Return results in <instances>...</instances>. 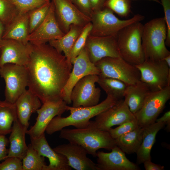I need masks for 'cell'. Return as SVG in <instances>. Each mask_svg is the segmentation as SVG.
Returning a JSON list of instances; mask_svg holds the SVG:
<instances>
[{"label": "cell", "instance_id": "5b68a950", "mask_svg": "<svg viewBox=\"0 0 170 170\" xmlns=\"http://www.w3.org/2000/svg\"><path fill=\"white\" fill-rule=\"evenodd\" d=\"M143 26L140 22L133 23L122 29L116 36L121 57L134 65L145 60L142 45Z\"/></svg>", "mask_w": 170, "mask_h": 170}, {"label": "cell", "instance_id": "52a82bcc", "mask_svg": "<svg viewBox=\"0 0 170 170\" xmlns=\"http://www.w3.org/2000/svg\"><path fill=\"white\" fill-rule=\"evenodd\" d=\"M94 64L99 71V76L117 79L127 85L140 81V74L138 68L121 57H105Z\"/></svg>", "mask_w": 170, "mask_h": 170}, {"label": "cell", "instance_id": "30bf717a", "mask_svg": "<svg viewBox=\"0 0 170 170\" xmlns=\"http://www.w3.org/2000/svg\"><path fill=\"white\" fill-rule=\"evenodd\" d=\"M135 66L140 72V80L148 86L151 91L170 86V67L164 60H144Z\"/></svg>", "mask_w": 170, "mask_h": 170}, {"label": "cell", "instance_id": "ba28073f", "mask_svg": "<svg viewBox=\"0 0 170 170\" xmlns=\"http://www.w3.org/2000/svg\"><path fill=\"white\" fill-rule=\"evenodd\" d=\"M0 76L4 79L5 84L4 100L14 104L28 87L26 67L13 64H5L0 67Z\"/></svg>", "mask_w": 170, "mask_h": 170}, {"label": "cell", "instance_id": "7bdbcfd3", "mask_svg": "<svg viewBox=\"0 0 170 170\" xmlns=\"http://www.w3.org/2000/svg\"><path fill=\"white\" fill-rule=\"evenodd\" d=\"M156 122L164 123L167 126L166 129L169 131H170V111H167L161 117L157 118Z\"/></svg>", "mask_w": 170, "mask_h": 170}, {"label": "cell", "instance_id": "836d02e7", "mask_svg": "<svg viewBox=\"0 0 170 170\" xmlns=\"http://www.w3.org/2000/svg\"><path fill=\"white\" fill-rule=\"evenodd\" d=\"M91 28L92 24L90 22L83 27L81 33L76 40L70 54V61L72 64L75 58L84 48Z\"/></svg>", "mask_w": 170, "mask_h": 170}, {"label": "cell", "instance_id": "2e32d148", "mask_svg": "<svg viewBox=\"0 0 170 170\" xmlns=\"http://www.w3.org/2000/svg\"><path fill=\"white\" fill-rule=\"evenodd\" d=\"M0 67L8 63L26 66L30 58L29 42L3 39L0 42Z\"/></svg>", "mask_w": 170, "mask_h": 170}, {"label": "cell", "instance_id": "603a6c76", "mask_svg": "<svg viewBox=\"0 0 170 170\" xmlns=\"http://www.w3.org/2000/svg\"><path fill=\"white\" fill-rule=\"evenodd\" d=\"M28 128L22 124L18 119L14 122L8 139L10 146L6 158L15 157L22 160L28 149L25 135Z\"/></svg>", "mask_w": 170, "mask_h": 170}, {"label": "cell", "instance_id": "f546056e", "mask_svg": "<svg viewBox=\"0 0 170 170\" xmlns=\"http://www.w3.org/2000/svg\"><path fill=\"white\" fill-rule=\"evenodd\" d=\"M107 95L119 100L123 97L127 85L117 79L99 76L97 82Z\"/></svg>", "mask_w": 170, "mask_h": 170}, {"label": "cell", "instance_id": "5bb4252c", "mask_svg": "<svg viewBox=\"0 0 170 170\" xmlns=\"http://www.w3.org/2000/svg\"><path fill=\"white\" fill-rule=\"evenodd\" d=\"M55 17L59 25L65 33L74 24L84 27L91 19L82 13L70 0H52Z\"/></svg>", "mask_w": 170, "mask_h": 170}, {"label": "cell", "instance_id": "bcb514c9", "mask_svg": "<svg viewBox=\"0 0 170 170\" xmlns=\"http://www.w3.org/2000/svg\"><path fill=\"white\" fill-rule=\"evenodd\" d=\"M163 60L167 63L169 67H170V55L165 57Z\"/></svg>", "mask_w": 170, "mask_h": 170}, {"label": "cell", "instance_id": "ffe728a7", "mask_svg": "<svg viewBox=\"0 0 170 170\" xmlns=\"http://www.w3.org/2000/svg\"><path fill=\"white\" fill-rule=\"evenodd\" d=\"M53 149L66 157L72 168L76 170H99L97 164L87 156L86 150L80 145L69 142L58 145Z\"/></svg>", "mask_w": 170, "mask_h": 170}, {"label": "cell", "instance_id": "4dcf8cb0", "mask_svg": "<svg viewBox=\"0 0 170 170\" xmlns=\"http://www.w3.org/2000/svg\"><path fill=\"white\" fill-rule=\"evenodd\" d=\"M22 170H46L44 157L40 155L31 144L22 160Z\"/></svg>", "mask_w": 170, "mask_h": 170}, {"label": "cell", "instance_id": "44dd1931", "mask_svg": "<svg viewBox=\"0 0 170 170\" xmlns=\"http://www.w3.org/2000/svg\"><path fill=\"white\" fill-rule=\"evenodd\" d=\"M31 144L39 154L47 158L49 162L46 170H71L66 157L55 151L48 144L44 133L37 138L30 137Z\"/></svg>", "mask_w": 170, "mask_h": 170}, {"label": "cell", "instance_id": "c3c4849f", "mask_svg": "<svg viewBox=\"0 0 170 170\" xmlns=\"http://www.w3.org/2000/svg\"><path fill=\"white\" fill-rule=\"evenodd\" d=\"M0 54H1V49H0Z\"/></svg>", "mask_w": 170, "mask_h": 170}, {"label": "cell", "instance_id": "7402d4cb", "mask_svg": "<svg viewBox=\"0 0 170 170\" xmlns=\"http://www.w3.org/2000/svg\"><path fill=\"white\" fill-rule=\"evenodd\" d=\"M41 102L37 96L26 89L14 103L19 122L28 127L31 116L41 107Z\"/></svg>", "mask_w": 170, "mask_h": 170}, {"label": "cell", "instance_id": "74e56055", "mask_svg": "<svg viewBox=\"0 0 170 170\" xmlns=\"http://www.w3.org/2000/svg\"><path fill=\"white\" fill-rule=\"evenodd\" d=\"M0 170H22V160L15 157H7L0 163Z\"/></svg>", "mask_w": 170, "mask_h": 170}, {"label": "cell", "instance_id": "d6986e66", "mask_svg": "<svg viewBox=\"0 0 170 170\" xmlns=\"http://www.w3.org/2000/svg\"><path fill=\"white\" fill-rule=\"evenodd\" d=\"M99 170H139L138 165L129 161L125 153L116 145L110 152H97Z\"/></svg>", "mask_w": 170, "mask_h": 170}, {"label": "cell", "instance_id": "9c48e42d", "mask_svg": "<svg viewBox=\"0 0 170 170\" xmlns=\"http://www.w3.org/2000/svg\"><path fill=\"white\" fill-rule=\"evenodd\" d=\"M170 99V86L150 91L141 109L134 114L139 126L144 128L155 122Z\"/></svg>", "mask_w": 170, "mask_h": 170}, {"label": "cell", "instance_id": "60d3db41", "mask_svg": "<svg viewBox=\"0 0 170 170\" xmlns=\"http://www.w3.org/2000/svg\"><path fill=\"white\" fill-rule=\"evenodd\" d=\"M8 143L6 135L0 134V161L4 160L7 156L8 149L7 147Z\"/></svg>", "mask_w": 170, "mask_h": 170}, {"label": "cell", "instance_id": "9a60e30c", "mask_svg": "<svg viewBox=\"0 0 170 170\" xmlns=\"http://www.w3.org/2000/svg\"><path fill=\"white\" fill-rule=\"evenodd\" d=\"M84 48L90 60L94 63L105 57H121L116 36L96 37L89 35Z\"/></svg>", "mask_w": 170, "mask_h": 170}, {"label": "cell", "instance_id": "cb8c5ba5", "mask_svg": "<svg viewBox=\"0 0 170 170\" xmlns=\"http://www.w3.org/2000/svg\"><path fill=\"white\" fill-rule=\"evenodd\" d=\"M165 125L164 122H155L144 128L142 142L136 153L137 164L151 160V151L156 141V134Z\"/></svg>", "mask_w": 170, "mask_h": 170}, {"label": "cell", "instance_id": "d590c367", "mask_svg": "<svg viewBox=\"0 0 170 170\" xmlns=\"http://www.w3.org/2000/svg\"><path fill=\"white\" fill-rule=\"evenodd\" d=\"M20 13L29 12L50 2V0H8Z\"/></svg>", "mask_w": 170, "mask_h": 170}, {"label": "cell", "instance_id": "8fae6325", "mask_svg": "<svg viewBox=\"0 0 170 170\" xmlns=\"http://www.w3.org/2000/svg\"><path fill=\"white\" fill-rule=\"evenodd\" d=\"M98 79V75H90L81 79L75 84L71 95L72 107H90L99 104L101 90L95 85Z\"/></svg>", "mask_w": 170, "mask_h": 170}, {"label": "cell", "instance_id": "ee69618b", "mask_svg": "<svg viewBox=\"0 0 170 170\" xmlns=\"http://www.w3.org/2000/svg\"><path fill=\"white\" fill-rule=\"evenodd\" d=\"M93 12L100 10L104 8L105 0H89Z\"/></svg>", "mask_w": 170, "mask_h": 170}, {"label": "cell", "instance_id": "4316f807", "mask_svg": "<svg viewBox=\"0 0 170 170\" xmlns=\"http://www.w3.org/2000/svg\"><path fill=\"white\" fill-rule=\"evenodd\" d=\"M83 27L72 24L67 33L60 38L49 41V44L59 53L63 52L67 60L71 63L70 54L71 50Z\"/></svg>", "mask_w": 170, "mask_h": 170}, {"label": "cell", "instance_id": "4fadbf2b", "mask_svg": "<svg viewBox=\"0 0 170 170\" xmlns=\"http://www.w3.org/2000/svg\"><path fill=\"white\" fill-rule=\"evenodd\" d=\"M92 124L97 128L108 132L112 127L120 125L135 119L124 100H119L115 105L96 116Z\"/></svg>", "mask_w": 170, "mask_h": 170}, {"label": "cell", "instance_id": "ab89813d", "mask_svg": "<svg viewBox=\"0 0 170 170\" xmlns=\"http://www.w3.org/2000/svg\"><path fill=\"white\" fill-rule=\"evenodd\" d=\"M83 14L90 18L93 12L89 0H70Z\"/></svg>", "mask_w": 170, "mask_h": 170}, {"label": "cell", "instance_id": "e575fe53", "mask_svg": "<svg viewBox=\"0 0 170 170\" xmlns=\"http://www.w3.org/2000/svg\"><path fill=\"white\" fill-rule=\"evenodd\" d=\"M19 13L8 0H0V19L5 27L9 24Z\"/></svg>", "mask_w": 170, "mask_h": 170}, {"label": "cell", "instance_id": "e0dca14e", "mask_svg": "<svg viewBox=\"0 0 170 170\" xmlns=\"http://www.w3.org/2000/svg\"><path fill=\"white\" fill-rule=\"evenodd\" d=\"M67 105V103L63 100L43 103L36 111L38 116L35 124L27 130L26 133L30 137L34 138L44 133L52 120L56 116H61L66 110Z\"/></svg>", "mask_w": 170, "mask_h": 170}, {"label": "cell", "instance_id": "8992f818", "mask_svg": "<svg viewBox=\"0 0 170 170\" xmlns=\"http://www.w3.org/2000/svg\"><path fill=\"white\" fill-rule=\"evenodd\" d=\"M144 18L143 15L137 14L130 19L121 20L117 17L111 10L104 8L93 12L91 17L92 28L89 35L96 37L116 36L125 27L140 22Z\"/></svg>", "mask_w": 170, "mask_h": 170}, {"label": "cell", "instance_id": "3957f363", "mask_svg": "<svg viewBox=\"0 0 170 170\" xmlns=\"http://www.w3.org/2000/svg\"><path fill=\"white\" fill-rule=\"evenodd\" d=\"M60 138L69 142L81 146L88 154L96 157L97 151L100 149L110 150L116 145L115 139L108 132L94 127L92 121L87 127L82 129H64L60 131Z\"/></svg>", "mask_w": 170, "mask_h": 170}, {"label": "cell", "instance_id": "f6af8a7d", "mask_svg": "<svg viewBox=\"0 0 170 170\" xmlns=\"http://www.w3.org/2000/svg\"><path fill=\"white\" fill-rule=\"evenodd\" d=\"M5 28V25L0 19V42L3 39V37L4 31Z\"/></svg>", "mask_w": 170, "mask_h": 170}, {"label": "cell", "instance_id": "d6a6232c", "mask_svg": "<svg viewBox=\"0 0 170 170\" xmlns=\"http://www.w3.org/2000/svg\"><path fill=\"white\" fill-rule=\"evenodd\" d=\"M131 0H105L104 8H107L121 17H126L131 12Z\"/></svg>", "mask_w": 170, "mask_h": 170}, {"label": "cell", "instance_id": "1f68e13d", "mask_svg": "<svg viewBox=\"0 0 170 170\" xmlns=\"http://www.w3.org/2000/svg\"><path fill=\"white\" fill-rule=\"evenodd\" d=\"M51 3L49 2L28 13L29 33L32 32L43 21L49 9Z\"/></svg>", "mask_w": 170, "mask_h": 170}, {"label": "cell", "instance_id": "6da1fadb", "mask_svg": "<svg viewBox=\"0 0 170 170\" xmlns=\"http://www.w3.org/2000/svg\"><path fill=\"white\" fill-rule=\"evenodd\" d=\"M29 43L30 58L25 66L28 89L42 104L63 100V89L72 65L49 44Z\"/></svg>", "mask_w": 170, "mask_h": 170}, {"label": "cell", "instance_id": "d4e9b609", "mask_svg": "<svg viewBox=\"0 0 170 170\" xmlns=\"http://www.w3.org/2000/svg\"><path fill=\"white\" fill-rule=\"evenodd\" d=\"M150 91L148 86L141 81L127 85L124 92V100L133 114H135L141 109Z\"/></svg>", "mask_w": 170, "mask_h": 170}, {"label": "cell", "instance_id": "83f0119b", "mask_svg": "<svg viewBox=\"0 0 170 170\" xmlns=\"http://www.w3.org/2000/svg\"><path fill=\"white\" fill-rule=\"evenodd\" d=\"M144 128L139 126L115 139L116 145L125 153H136L142 142Z\"/></svg>", "mask_w": 170, "mask_h": 170}, {"label": "cell", "instance_id": "f35d334b", "mask_svg": "<svg viewBox=\"0 0 170 170\" xmlns=\"http://www.w3.org/2000/svg\"><path fill=\"white\" fill-rule=\"evenodd\" d=\"M162 6L164 16V17L167 26V32L165 45L170 47V0H161Z\"/></svg>", "mask_w": 170, "mask_h": 170}, {"label": "cell", "instance_id": "484cf974", "mask_svg": "<svg viewBox=\"0 0 170 170\" xmlns=\"http://www.w3.org/2000/svg\"><path fill=\"white\" fill-rule=\"evenodd\" d=\"M29 21L28 13H20L11 22L5 27L3 39L20 41L24 43L28 42Z\"/></svg>", "mask_w": 170, "mask_h": 170}, {"label": "cell", "instance_id": "7c38bea8", "mask_svg": "<svg viewBox=\"0 0 170 170\" xmlns=\"http://www.w3.org/2000/svg\"><path fill=\"white\" fill-rule=\"evenodd\" d=\"M73 67L63 92V99L67 104L71 103V92L75 84L81 79L90 75H99V71L90 60L85 48L74 59Z\"/></svg>", "mask_w": 170, "mask_h": 170}, {"label": "cell", "instance_id": "f1b7e54d", "mask_svg": "<svg viewBox=\"0 0 170 170\" xmlns=\"http://www.w3.org/2000/svg\"><path fill=\"white\" fill-rule=\"evenodd\" d=\"M18 119L14 104L0 100V134L10 133L13 122Z\"/></svg>", "mask_w": 170, "mask_h": 170}, {"label": "cell", "instance_id": "7a4b0ae2", "mask_svg": "<svg viewBox=\"0 0 170 170\" xmlns=\"http://www.w3.org/2000/svg\"><path fill=\"white\" fill-rule=\"evenodd\" d=\"M119 100L107 95L104 100L94 106L75 107L67 105L66 110L70 111V115L66 117L60 116L54 117L48 125L45 131L48 134L51 135L69 126L77 129L86 128L90 124L91 119L112 107Z\"/></svg>", "mask_w": 170, "mask_h": 170}, {"label": "cell", "instance_id": "b9f144b4", "mask_svg": "<svg viewBox=\"0 0 170 170\" xmlns=\"http://www.w3.org/2000/svg\"><path fill=\"white\" fill-rule=\"evenodd\" d=\"M144 167L146 170H163L164 167L157 164L151 162V161H146L143 163Z\"/></svg>", "mask_w": 170, "mask_h": 170}, {"label": "cell", "instance_id": "ac0fdd59", "mask_svg": "<svg viewBox=\"0 0 170 170\" xmlns=\"http://www.w3.org/2000/svg\"><path fill=\"white\" fill-rule=\"evenodd\" d=\"M65 33L60 29L56 20L52 2L48 13L42 23L27 38L28 42L32 43H46L62 37Z\"/></svg>", "mask_w": 170, "mask_h": 170}, {"label": "cell", "instance_id": "7dc6e473", "mask_svg": "<svg viewBox=\"0 0 170 170\" xmlns=\"http://www.w3.org/2000/svg\"><path fill=\"white\" fill-rule=\"evenodd\" d=\"M149 1H154L156 2L161 3V2L159 0H147Z\"/></svg>", "mask_w": 170, "mask_h": 170}, {"label": "cell", "instance_id": "8d00e7d4", "mask_svg": "<svg viewBox=\"0 0 170 170\" xmlns=\"http://www.w3.org/2000/svg\"><path fill=\"white\" fill-rule=\"evenodd\" d=\"M139 126L136 120L125 122L117 127L111 128L109 131L111 136L115 139L134 130Z\"/></svg>", "mask_w": 170, "mask_h": 170}, {"label": "cell", "instance_id": "277c9868", "mask_svg": "<svg viewBox=\"0 0 170 170\" xmlns=\"http://www.w3.org/2000/svg\"><path fill=\"white\" fill-rule=\"evenodd\" d=\"M167 32L164 17L153 19L143 25L142 45L145 60H163L170 55L165 43Z\"/></svg>", "mask_w": 170, "mask_h": 170}]
</instances>
